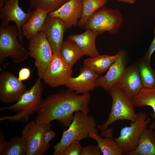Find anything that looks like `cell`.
Returning <instances> with one entry per match:
<instances>
[{"mask_svg":"<svg viewBox=\"0 0 155 155\" xmlns=\"http://www.w3.org/2000/svg\"><path fill=\"white\" fill-rule=\"evenodd\" d=\"M90 97L89 93L79 95L68 89L61 90L42 99L34 120L40 124L56 120L68 128L76 111L89 114Z\"/></svg>","mask_w":155,"mask_h":155,"instance_id":"obj_1","label":"cell"},{"mask_svg":"<svg viewBox=\"0 0 155 155\" xmlns=\"http://www.w3.org/2000/svg\"><path fill=\"white\" fill-rule=\"evenodd\" d=\"M43 87L41 79L38 78L29 90H27L14 104L10 106L0 107V111L10 110L15 113L0 118V121L8 120L26 123L32 115L36 113L42 101Z\"/></svg>","mask_w":155,"mask_h":155,"instance_id":"obj_2","label":"cell"},{"mask_svg":"<svg viewBox=\"0 0 155 155\" xmlns=\"http://www.w3.org/2000/svg\"><path fill=\"white\" fill-rule=\"evenodd\" d=\"M68 128L63 131L60 141L53 146V155H61L68 145L88 137L91 132L98 134L96 121L93 116L80 111L75 113L73 120Z\"/></svg>","mask_w":155,"mask_h":155,"instance_id":"obj_3","label":"cell"},{"mask_svg":"<svg viewBox=\"0 0 155 155\" xmlns=\"http://www.w3.org/2000/svg\"><path fill=\"white\" fill-rule=\"evenodd\" d=\"M108 92L112 99V104L107 121L97 127L101 132L107 129L110 125L117 121L128 120L133 122L137 117V113L132 99L122 90L115 84Z\"/></svg>","mask_w":155,"mask_h":155,"instance_id":"obj_4","label":"cell"},{"mask_svg":"<svg viewBox=\"0 0 155 155\" xmlns=\"http://www.w3.org/2000/svg\"><path fill=\"white\" fill-rule=\"evenodd\" d=\"M123 22V16L119 10L110 9L104 5L95 12L82 28L98 35L105 32L114 34L118 33Z\"/></svg>","mask_w":155,"mask_h":155,"instance_id":"obj_5","label":"cell"},{"mask_svg":"<svg viewBox=\"0 0 155 155\" xmlns=\"http://www.w3.org/2000/svg\"><path fill=\"white\" fill-rule=\"evenodd\" d=\"M19 33L16 24L0 28V63L10 57L13 62L20 63L28 57L29 52L18 40Z\"/></svg>","mask_w":155,"mask_h":155,"instance_id":"obj_6","label":"cell"},{"mask_svg":"<svg viewBox=\"0 0 155 155\" xmlns=\"http://www.w3.org/2000/svg\"><path fill=\"white\" fill-rule=\"evenodd\" d=\"M150 121V118L148 117L146 113L140 112L137 113L135 121L131 122L129 126H126L122 128L118 137H114L123 154L127 155L135 149L141 134L148 127Z\"/></svg>","mask_w":155,"mask_h":155,"instance_id":"obj_7","label":"cell"},{"mask_svg":"<svg viewBox=\"0 0 155 155\" xmlns=\"http://www.w3.org/2000/svg\"><path fill=\"white\" fill-rule=\"evenodd\" d=\"M29 55L35 60L38 78L43 79L53 55L46 37L42 31L28 40Z\"/></svg>","mask_w":155,"mask_h":155,"instance_id":"obj_8","label":"cell"},{"mask_svg":"<svg viewBox=\"0 0 155 155\" xmlns=\"http://www.w3.org/2000/svg\"><path fill=\"white\" fill-rule=\"evenodd\" d=\"M20 1L6 0L3 6L0 8V28L6 27L10 22H13L19 31V41L22 43L23 35L22 27L29 20L33 11L30 7L27 12H24L19 5Z\"/></svg>","mask_w":155,"mask_h":155,"instance_id":"obj_9","label":"cell"},{"mask_svg":"<svg viewBox=\"0 0 155 155\" xmlns=\"http://www.w3.org/2000/svg\"><path fill=\"white\" fill-rule=\"evenodd\" d=\"M72 69L60 53H53L42 79L44 83L51 87L65 85L72 77Z\"/></svg>","mask_w":155,"mask_h":155,"instance_id":"obj_10","label":"cell"},{"mask_svg":"<svg viewBox=\"0 0 155 155\" xmlns=\"http://www.w3.org/2000/svg\"><path fill=\"white\" fill-rule=\"evenodd\" d=\"M51 125L38 124L35 120L29 122L24 127L22 136L27 144L26 155H42L44 153L42 148V141L46 131L50 129Z\"/></svg>","mask_w":155,"mask_h":155,"instance_id":"obj_11","label":"cell"},{"mask_svg":"<svg viewBox=\"0 0 155 155\" xmlns=\"http://www.w3.org/2000/svg\"><path fill=\"white\" fill-rule=\"evenodd\" d=\"M27 90L26 86L13 74L7 71L0 74V100L5 104L16 102Z\"/></svg>","mask_w":155,"mask_h":155,"instance_id":"obj_12","label":"cell"},{"mask_svg":"<svg viewBox=\"0 0 155 155\" xmlns=\"http://www.w3.org/2000/svg\"><path fill=\"white\" fill-rule=\"evenodd\" d=\"M67 28L63 21L56 17L48 16L41 31L45 35L53 53H60L64 34Z\"/></svg>","mask_w":155,"mask_h":155,"instance_id":"obj_13","label":"cell"},{"mask_svg":"<svg viewBox=\"0 0 155 155\" xmlns=\"http://www.w3.org/2000/svg\"><path fill=\"white\" fill-rule=\"evenodd\" d=\"M99 77V74L83 66L80 68L78 75L70 78L65 86L77 94H86L98 87L96 80Z\"/></svg>","mask_w":155,"mask_h":155,"instance_id":"obj_14","label":"cell"},{"mask_svg":"<svg viewBox=\"0 0 155 155\" xmlns=\"http://www.w3.org/2000/svg\"><path fill=\"white\" fill-rule=\"evenodd\" d=\"M82 0H70L56 10L49 12L48 15L61 19L67 29L75 27L82 16Z\"/></svg>","mask_w":155,"mask_h":155,"instance_id":"obj_15","label":"cell"},{"mask_svg":"<svg viewBox=\"0 0 155 155\" xmlns=\"http://www.w3.org/2000/svg\"><path fill=\"white\" fill-rule=\"evenodd\" d=\"M119 52V56L110 67L107 73L99 77L96 80L98 87H101L106 91H108L116 84L126 69L128 62L127 53L123 50Z\"/></svg>","mask_w":155,"mask_h":155,"instance_id":"obj_16","label":"cell"},{"mask_svg":"<svg viewBox=\"0 0 155 155\" xmlns=\"http://www.w3.org/2000/svg\"><path fill=\"white\" fill-rule=\"evenodd\" d=\"M132 99L143 88L136 62L126 68L115 84Z\"/></svg>","mask_w":155,"mask_h":155,"instance_id":"obj_17","label":"cell"},{"mask_svg":"<svg viewBox=\"0 0 155 155\" xmlns=\"http://www.w3.org/2000/svg\"><path fill=\"white\" fill-rule=\"evenodd\" d=\"M98 35L90 30H86L80 34H70L67 38L76 43L84 55L94 57L100 55L96 45V40Z\"/></svg>","mask_w":155,"mask_h":155,"instance_id":"obj_18","label":"cell"},{"mask_svg":"<svg viewBox=\"0 0 155 155\" xmlns=\"http://www.w3.org/2000/svg\"><path fill=\"white\" fill-rule=\"evenodd\" d=\"M49 13L40 9H35L29 20L22 27L23 36L28 40L40 31Z\"/></svg>","mask_w":155,"mask_h":155,"instance_id":"obj_19","label":"cell"},{"mask_svg":"<svg viewBox=\"0 0 155 155\" xmlns=\"http://www.w3.org/2000/svg\"><path fill=\"white\" fill-rule=\"evenodd\" d=\"M155 130L146 128L140 137L138 146L128 155H155Z\"/></svg>","mask_w":155,"mask_h":155,"instance_id":"obj_20","label":"cell"},{"mask_svg":"<svg viewBox=\"0 0 155 155\" xmlns=\"http://www.w3.org/2000/svg\"><path fill=\"white\" fill-rule=\"evenodd\" d=\"M119 54V51L113 56L104 54L91 57L84 60V66L91 69L99 75L101 74L109 68Z\"/></svg>","mask_w":155,"mask_h":155,"instance_id":"obj_21","label":"cell"},{"mask_svg":"<svg viewBox=\"0 0 155 155\" xmlns=\"http://www.w3.org/2000/svg\"><path fill=\"white\" fill-rule=\"evenodd\" d=\"M132 100L135 107L142 108L147 106L152 108L153 113L151 114V117L154 121L149 127L155 130V87L152 88L143 87Z\"/></svg>","mask_w":155,"mask_h":155,"instance_id":"obj_22","label":"cell"},{"mask_svg":"<svg viewBox=\"0 0 155 155\" xmlns=\"http://www.w3.org/2000/svg\"><path fill=\"white\" fill-rule=\"evenodd\" d=\"M88 137L92 138L97 142L98 146L103 155L123 154L117 142L114 139L113 136H106L102 138L98 134L91 132L89 134Z\"/></svg>","mask_w":155,"mask_h":155,"instance_id":"obj_23","label":"cell"},{"mask_svg":"<svg viewBox=\"0 0 155 155\" xmlns=\"http://www.w3.org/2000/svg\"><path fill=\"white\" fill-rule=\"evenodd\" d=\"M60 53L72 68L84 55L76 43L68 38L63 41L60 48Z\"/></svg>","mask_w":155,"mask_h":155,"instance_id":"obj_24","label":"cell"},{"mask_svg":"<svg viewBox=\"0 0 155 155\" xmlns=\"http://www.w3.org/2000/svg\"><path fill=\"white\" fill-rule=\"evenodd\" d=\"M143 87L152 88L155 87V71L152 68L150 62L142 58L136 62Z\"/></svg>","mask_w":155,"mask_h":155,"instance_id":"obj_25","label":"cell"},{"mask_svg":"<svg viewBox=\"0 0 155 155\" xmlns=\"http://www.w3.org/2000/svg\"><path fill=\"white\" fill-rule=\"evenodd\" d=\"M27 144L24 138L14 136L7 141L0 155H25L27 152Z\"/></svg>","mask_w":155,"mask_h":155,"instance_id":"obj_26","label":"cell"},{"mask_svg":"<svg viewBox=\"0 0 155 155\" xmlns=\"http://www.w3.org/2000/svg\"><path fill=\"white\" fill-rule=\"evenodd\" d=\"M82 10L78 26L82 28L89 18L98 9L104 6L107 0H82Z\"/></svg>","mask_w":155,"mask_h":155,"instance_id":"obj_27","label":"cell"},{"mask_svg":"<svg viewBox=\"0 0 155 155\" xmlns=\"http://www.w3.org/2000/svg\"><path fill=\"white\" fill-rule=\"evenodd\" d=\"M70 0H29L30 7L49 12L54 11Z\"/></svg>","mask_w":155,"mask_h":155,"instance_id":"obj_28","label":"cell"},{"mask_svg":"<svg viewBox=\"0 0 155 155\" xmlns=\"http://www.w3.org/2000/svg\"><path fill=\"white\" fill-rule=\"evenodd\" d=\"M82 148L79 141H75L68 145L61 155H81Z\"/></svg>","mask_w":155,"mask_h":155,"instance_id":"obj_29","label":"cell"},{"mask_svg":"<svg viewBox=\"0 0 155 155\" xmlns=\"http://www.w3.org/2000/svg\"><path fill=\"white\" fill-rule=\"evenodd\" d=\"M55 132L50 129L46 131L42 141L43 150L44 153L50 148L49 142L55 137Z\"/></svg>","mask_w":155,"mask_h":155,"instance_id":"obj_30","label":"cell"},{"mask_svg":"<svg viewBox=\"0 0 155 155\" xmlns=\"http://www.w3.org/2000/svg\"><path fill=\"white\" fill-rule=\"evenodd\" d=\"M101 151L98 146L92 145L83 147L81 155H101Z\"/></svg>","mask_w":155,"mask_h":155,"instance_id":"obj_31","label":"cell"},{"mask_svg":"<svg viewBox=\"0 0 155 155\" xmlns=\"http://www.w3.org/2000/svg\"><path fill=\"white\" fill-rule=\"evenodd\" d=\"M153 30L154 33V38L150 46L142 58L145 60L149 62H150L152 55L155 51V28H154Z\"/></svg>","mask_w":155,"mask_h":155,"instance_id":"obj_32","label":"cell"},{"mask_svg":"<svg viewBox=\"0 0 155 155\" xmlns=\"http://www.w3.org/2000/svg\"><path fill=\"white\" fill-rule=\"evenodd\" d=\"M31 71L30 69L27 67L22 68L20 71L18 79L21 81L28 79L30 76Z\"/></svg>","mask_w":155,"mask_h":155,"instance_id":"obj_33","label":"cell"},{"mask_svg":"<svg viewBox=\"0 0 155 155\" xmlns=\"http://www.w3.org/2000/svg\"><path fill=\"white\" fill-rule=\"evenodd\" d=\"M7 142L4 134L1 130L0 131V153L4 149Z\"/></svg>","mask_w":155,"mask_h":155,"instance_id":"obj_34","label":"cell"},{"mask_svg":"<svg viewBox=\"0 0 155 155\" xmlns=\"http://www.w3.org/2000/svg\"><path fill=\"white\" fill-rule=\"evenodd\" d=\"M118 1L125 3L130 4L134 3L137 0H117Z\"/></svg>","mask_w":155,"mask_h":155,"instance_id":"obj_35","label":"cell"},{"mask_svg":"<svg viewBox=\"0 0 155 155\" xmlns=\"http://www.w3.org/2000/svg\"><path fill=\"white\" fill-rule=\"evenodd\" d=\"M6 1V0H0V8L3 6Z\"/></svg>","mask_w":155,"mask_h":155,"instance_id":"obj_36","label":"cell"}]
</instances>
